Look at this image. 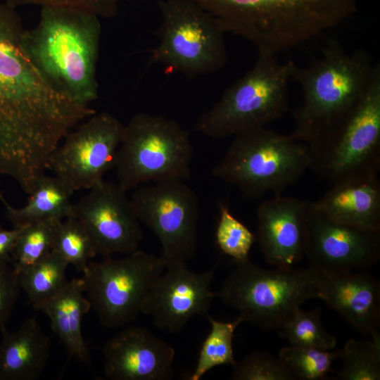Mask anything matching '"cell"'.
Masks as SVG:
<instances>
[{
    "label": "cell",
    "instance_id": "6da1fadb",
    "mask_svg": "<svg viewBox=\"0 0 380 380\" xmlns=\"http://www.w3.org/2000/svg\"><path fill=\"white\" fill-rule=\"evenodd\" d=\"M21 18L0 2V175L29 194L66 134L95 113L53 89L27 56Z\"/></svg>",
    "mask_w": 380,
    "mask_h": 380
},
{
    "label": "cell",
    "instance_id": "7a4b0ae2",
    "mask_svg": "<svg viewBox=\"0 0 380 380\" xmlns=\"http://www.w3.org/2000/svg\"><path fill=\"white\" fill-rule=\"evenodd\" d=\"M99 18L80 8L42 6L37 25L23 35L27 56L47 83L84 106L98 98Z\"/></svg>",
    "mask_w": 380,
    "mask_h": 380
},
{
    "label": "cell",
    "instance_id": "3957f363",
    "mask_svg": "<svg viewBox=\"0 0 380 380\" xmlns=\"http://www.w3.org/2000/svg\"><path fill=\"white\" fill-rule=\"evenodd\" d=\"M375 65L366 51L349 53L334 40L308 66L294 63L291 79L300 85L303 101L293 112V137L308 145L338 126L363 98Z\"/></svg>",
    "mask_w": 380,
    "mask_h": 380
},
{
    "label": "cell",
    "instance_id": "277c9868",
    "mask_svg": "<svg viewBox=\"0 0 380 380\" xmlns=\"http://www.w3.org/2000/svg\"><path fill=\"white\" fill-rule=\"evenodd\" d=\"M310 167L308 146L291 134L258 127L235 136L211 175L250 199L280 194Z\"/></svg>",
    "mask_w": 380,
    "mask_h": 380
},
{
    "label": "cell",
    "instance_id": "5b68a950",
    "mask_svg": "<svg viewBox=\"0 0 380 380\" xmlns=\"http://www.w3.org/2000/svg\"><path fill=\"white\" fill-rule=\"evenodd\" d=\"M275 55L259 51L254 65L199 116L194 129L221 139L266 127L282 117L289 108L294 63H281Z\"/></svg>",
    "mask_w": 380,
    "mask_h": 380
},
{
    "label": "cell",
    "instance_id": "8992f818",
    "mask_svg": "<svg viewBox=\"0 0 380 380\" xmlns=\"http://www.w3.org/2000/svg\"><path fill=\"white\" fill-rule=\"evenodd\" d=\"M321 274L312 267L263 268L250 259L235 263L217 291L243 322L279 329L294 310L319 297Z\"/></svg>",
    "mask_w": 380,
    "mask_h": 380
},
{
    "label": "cell",
    "instance_id": "52a82bcc",
    "mask_svg": "<svg viewBox=\"0 0 380 380\" xmlns=\"http://www.w3.org/2000/svg\"><path fill=\"white\" fill-rule=\"evenodd\" d=\"M192 158L189 134L178 122L137 113L124 125L114 165L118 184L127 191L147 182L188 180Z\"/></svg>",
    "mask_w": 380,
    "mask_h": 380
},
{
    "label": "cell",
    "instance_id": "ba28073f",
    "mask_svg": "<svg viewBox=\"0 0 380 380\" xmlns=\"http://www.w3.org/2000/svg\"><path fill=\"white\" fill-rule=\"evenodd\" d=\"M310 167L331 184L378 176L380 170V65L355 108L335 128L308 144Z\"/></svg>",
    "mask_w": 380,
    "mask_h": 380
},
{
    "label": "cell",
    "instance_id": "9c48e42d",
    "mask_svg": "<svg viewBox=\"0 0 380 380\" xmlns=\"http://www.w3.org/2000/svg\"><path fill=\"white\" fill-rule=\"evenodd\" d=\"M159 5L161 20L152 63L189 77L225 65L224 32L210 14L191 0H161Z\"/></svg>",
    "mask_w": 380,
    "mask_h": 380
},
{
    "label": "cell",
    "instance_id": "30bf717a",
    "mask_svg": "<svg viewBox=\"0 0 380 380\" xmlns=\"http://www.w3.org/2000/svg\"><path fill=\"white\" fill-rule=\"evenodd\" d=\"M165 268L160 256L139 249L122 258L90 261L82 279L86 296L101 324L115 329L133 322L142 313Z\"/></svg>",
    "mask_w": 380,
    "mask_h": 380
},
{
    "label": "cell",
    "instance_id": "8fae6325",
    "mask_svg": "<svg viewBox=\"0 0 380 380\" xmlns=\"http://www.w3.org/2000/svg\"><path fill=\"white\" fill-rule=\"evenodd\" d=\"M184 182L171 179L141 185L130 198L139 220L158 238L165 267L187 264L196 252L199 202Z\"/></svg>",
    "mask_w": 380,
    "mask_h": 380
},
{
    "label": "cell",
    "instance_id": "7c38bea8",
    "mask_svg": "<svg viewBox=\"0 0 380 380\" xmlns=\"http://www.w3.org/2000/svg\"><path fill=\"white\" fill-rule=\"evenodd\" d=\"M124 125L108 112L94 113L64 137L47 169L73 192L90 189L114 167Z\"/></svg>",
    "mask_w": 380,
    "mask_h": 380
},
{
    "label": "cell",
    "instance_id": "4fadbf2b",
    "mask_svg": "<svg viewBox=\"0 0 380 380\" xmlns=\"http://www.w3.org/2000/svg\"><path fill=\"white\" fill-rule=\"evenodd\" d=\"M74 204L75 217L84 226L97 255H127L138 250L143 238L132 201L118 183L103 179Z\"/></svg>",
    "mask_w": 380,
    "mask_h": 380
},
{
    "label": "cell",
    "instance_id": "5bb4252c",
    "mask_svg": "<svg viewBox=\"0 0 380 380\" xmlns=\"http://www.w3.org/2000/svg\"><path fill=\"white\" fill-rule=\"evenodd\" d=\"M305 256L319 272L353 271L380 259V230L356 227L334 220L310 201Z\"/></svg>",
    "mask_w": 380,
    "mask_h": 380
},
{
    "label": "cell",
    "instance_id": "9a60e30c",
    "mask_svg": "<svg viewBox=\"0 0 380 380\" xmlns=\"http://www.w3.org/2000/svg\"><path fill=\"white\" fill-rule=\"evenodd\" d=\"M215 267L203 272L188 269L187 264L165 267L153 284L142 314L154 324L171 333L180 331L194 316L206 317L217 293L210 289Z\"/></svg>",
    "mask_w": 380,
    "mask_h": 380
},
{
    "label": "cell",
    "instance_id": "2e32d148",
    "mask_svg": "<svg viewBox=\"0 0 380 380\" xmlns=\"http://www.w3.org/2000/svg\"><path fill=\"white\" fill-rule=\"evenodd\" d=\"M310 201L276 194L256 210V239L265 260L276 268H291L305 256Z\"/></svg>",
    "mask_w": 380,
    "mask_h": 380
},
{
    "label": "cell",
    "instance_id": "e0dca14e",
    "mask_svg": "<svg viewBox=\"0 0 380 380\" xmlns=\"http://www.w3.org/2000/svg\"><path fill=\"white\" fill-rule=\"evenodd\" d=\"M106 376L113 380H167L175 373V349L147 329L131 326L103 348Z\"/></svg>",
    "mask_w": 380,
    "mask_h": 380
},
{
    "label": "cell",
    "instance_id": "ac0fdd59",
    "mask_svg": "<svg viewBox=\"0 0 380 380\" xmlns=\"http://www.w3.org/2000/svg\"><path fill=\"white\" fill-rule=\"evenodd\" d=\"M319 272V271H318ZM318 298L364 336L380 335V284L365 272H319Z\"/></svg>",
    "mask_w": 380,
    "mask_h": 380
},
{
    "label": "cell",
    "instance_id": "d6986e66",
    "mask_svg": "<svg viewBox=\"0 0 380 380\" xmlns=\"http://www.w3.org/2000/svg\"><path fill=\"white\" fill-rule=\"evenodd\" d=\"M313 203L317 209L334 220L362 229L380 230L378 176L332 184V187Z\"/></svg>",
    "mask_w": 380,
    "mask_h": 380
},
{
    "label": "cell",
    "instance_id": "ffe728a7",
    "mask_svg": "<svg viewBox=\"0 0 380 380\" xmlns=\"http://www.w3.org/2000/svg\"><path fill=\"white\" fill-rule=\"evenodd\" d=\"M0 380L37 379L46 367L50 341L37 319H26L15 331H1Z\"/></svg>",
    "mask_w": 380,
    "mask_h": 380
},
{
    "label": "cell",
    "instance_id": "44dd1931",
    "mask_svg": "<svg viewBox=\"0 0 380 380\" xmlns=\"http://www.w3.org/2000/svg\"><path fill=\"white\" fill-rule=\"evenodd\" d=\"M84 294L82 278L68 280L63 289L37 310L49 318L51 329L64 346L69 357L89 364V353L82 336V323L91 305Z\"/></svg>",
    "mask_w": 380,
    "mask_h": 380
},
{
    "label": "cell",
    "instance_id": "7402d4cb",
    "mask_svg": "<svg viewBox=\"0 0 380 380\" xmlns=\"http://www.w3.org/2000/svg\"><path fill=\"white\" fill-rule=\"evenodd\" d=\"M74 192L56 176L42 175L28 194L27 203L15 208L7 204L6 217L13 227L47 220H64L75 216L71 196Z\"/></svg>",
    "mask_w": 380,
    "mask_h": 380
},
{
    "label": "cell",
    "instance_id": "603a6c76",
    "mask_svg": "<svg viewBox=\"0 0 380 380\" xmlns=\"http://www.w3.org/2000/svg\"><path fill=\"white\" fill-rule=\"evenodd\" d=\"M68 265L51 251L35 264L17 272L20 289L25 292L34 309L37 310L63 289L68 281Z\"/></svg>",
    "mask_w": 380,
    "mask_h": 380
},
{
    "label": "cell",
    "instance_id": "cb8c5ba5",
    "mask_svg": "<svg viewBox=\"0 0 380 380\" xmlns=\"http://www.w3.org/2000/svg\"><path fill=\"white\" fill-rule=\"evenodd\" d=\"M210 331L201 347L195 369L189 376L190 380H199L213 368L220 365L234 366L235 360L232 341L236 329L243 322L238 316L230 322L215 319L207 315Z\"/></svg>",
    "mask_w": 380,
    "mask_h": 380
},
{
    "label": "cell",
    "instance_id": "d4e9b609",
    "mask_svg": "<svg viewBox=\"0 0 380 380\" xmlns=\"http://www.w3.org/2000/svg\"><path fill=\"white\" fill-rule=\"evenodd\" d=\"M321 314L322 310L319 307L312 310L296 308L279 329V336L291 346L327 350L334 349L336 339L324 329Z\"/></svg>",
    "mask_w": 380,
    "mask_h": 380
},
{
    "label": "cell",
    "instance_id": "484cf974",
    "mask_svg": "<svg viewBox=\"0 0 380 380\" xmlns=\"http://www.w3.org/2000/svg\"><path fill=\"white\" fill-rule=\"evenodd\" d=\"M52 251L82 273L90 260L97 255L89 234L75 216L58 222Z\"/></svg>",
    "mask_w": 380,
    "mask_h": 380
},
{
    "label": "cell",
    "instance_id": "4316f807",
    "mask_svg": "<svg viewBox=\"0 0 380 380\" xmlns=\"http://www.w3.org/2000/svg\"><path fill=\"white\" fill-rule=\"evenodd\" d=\"M341 368L335 372L343 380L380 379V335L371 339L348 340L340 350Z\"/></svg>",
    "mask_w": 380,
    "mask_h": 380
},
{
    "label": "cell",
    "instance_id": "83f0119b",
    "mask_svg": "<svg viewBox=\"0 0 380 380\" xmlns=\"http://www.w3.org/2000/svg\"><path fill=\"white\" fill-rule=\"evenodd\" d=\"M59 220L47 219L23 225L11 253L13 267L16 272L35 264L52 251Z\"/></svg>",
    "mask_w": 380,
    "mask_h": 380
},
{
    "label": "cell",
    "instance_id": "f1b7e54d",
    "mask_svg": "<svg viewBox=\"0 0 380 380\" xmlns=\"http://www.w3.org/2000/svg\"><path fill=\"white\" fill-rule=\"evenodd\" d=\"M340 350L286 346L280 349L278 357L294 379H322L331 372L332 363L339 358Z\"/></svg>",
    "mask_w": 380,
    "mask_h": 380
},
{
    "label": "cell",
    "instance_id": "f546056e",
    "mask_svg": "<svg viewBox=\"0 0 380 380\" xmlns=\"http://www.w3.org/2000/svg\"><path fill=\"white\" fill-rule=\"evenodd\" d=\"M255 240L256 235L231 213L227 205L220 203L215 230V242L219 249L235 263L241 262L249 259Z\"/></svg>",
    "mask_w": 380,
    "mask_h": 380
},
{
    "label": "cell",
    "instance_id": "4dcf8cb0",
    "mask_svg": "<svg viewBox=\"0 0 380 380\" xmlns=\"http://www.w3.org/2000/svg\"><path fill=\"white\" fill-rule=\"evenodd\" d=\"M234 380H292V374L279 357L266 351H254L232 366Z\"/></svg>",
    "mask_w": 380,
    "mask_h": 380
},
{
    "label": "cell",
    "instance_id": "1f68e13d",
    "mask_svg": "<svg viewBox=\"0 0 380 380\" xmlns=\"http://www.w3.org/2000/svg\"><path fill=\"white\" fill-rule=\"evenodd\" d=\"M13 8L25 6H61L76 7L89 11L100 18H110L116 15L121 0H0Z\"/></svg>",
    "mask_w": 380,
    "mask_h": 380
},
{
    "label": "cell",
    "instance_id": "d6a6232c",
    "mask_svg": "<svg viewBox=\"0 0 380 380\" xmlns=\"http://www.w3.org/2000/svg\"><path fill=\"white\" fill-rule=\"evenodd\" d=\"M20 286L18 273L8 263H0V331L6 329L16 303Z\"/></svg>",
    "mask_w": 380,
    "mask_h": 380
},
{
    "label": "cell",
    "instance_id": "836d02e7",
    "mask_svg": "<svg viewBox=\"0 0 380 380\" xmlns=\"http://www.w3.org/2000/svg\"><path fill=\"white\" fill-rule=\"evenodd\" d=\"M23 227V225L6 229L0 224V263H8L11 261L12 251Z\"/></svg>",
    "mask_w": 380,
    "mask_h": 380
},
{
    "label": "cell",
    "instance_id": "e575fe53",
    "mask_svg": "<svg viewBox=\"0 0 380 380\" xmlns=\"http://www.w3.org/2000/svg\"><path fill=\"white\" fill-rule=\"evenodd\" d=\"M0 201L4 204V205H6L7 204H8V203L4 198V195L1 192H0Z\"/></svg>",
    "mask_w": 380,
    "mask_h": 380
}]
</instances>
